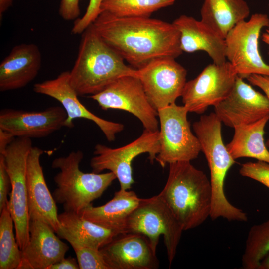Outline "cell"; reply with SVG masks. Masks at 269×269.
Instances as JSON below:
<instances>
[{
	"label": "cell",
	"instance_id": "23",
	"mask_svg": "<svg viewBox=\"0 0 269 269\" xmlns=\"http://www.w3.org/2000/svg\"><path fill=\"white\" fill-rule=\"evenodd\" d=\"M201 21L225 39L238 23L249 16L244 0H204L200 10Z\"/></svg>",
	"mask_w": 269,
	"mask_h": 269
},
{
	"label": "cell",
	"instance_id": "15",
	"mask_svg": "<svg viewBox=\"0 0 269 269\" xmlns=\"http://www.w3.org/2000/svg\"><path fill=\"white\" fill-rule=\"evenodd\" d=\"M214 111L222 123L234 128L269 116V101L238 76L229 94L214 107Z\"/></svg>",
	"mask_w": 269,
	"mask_h": 269
},
{
	"label": "cell",
	"instance_id": "24",
	"mask_svg": "<svg viewBox=\"0 0 269 269\" xmlns=\"http://www.w3.org/2000/svg\"><path fill=\"white\" fill-rule=\"evenodd\" d=\"M267 116L253 123L235 127L234 134L226 148L235 160L249 157L269 163V151L264 141Z\"/></svg>",
	"mask_w": 269,
	"mask_h": 269
},
{
	"label": "cell",
	"instance_id": "38",
	"mask_svg": "<svg viewBox=\"0 0 269 269\" xmlns=\"http://www.w3.org/2000/svg\"><path fill=\"white\" fill-rule=\"evenodd\" d=\"M267 29L264 32L261 36V39L268 46V55L269 56V25Z\"/></svg>",
	"mask_w": 269,
	"mask_h": 269
},
{
	"label": "cell",
	"instance_id": "13",
	"mask_svg": "<svg viewBox=\"0 0 269 269\" xmlns=\"http://www.w3.org/2000/svg\"><path fill=\"white\" fill-rule=\"evenodd\" d=\"M137 70L148 100L157 111L175 103L181 96L187 82V71L175 58H157Z\"/></svg>",
	"mask_w": 269,
	"mask_h": 269
},
{
	"label": "cell",
	"instance_id": "1",
	"mask_svg": "<svg viewBox=\"0 0 269 269\" xmlns=\"http://www.w3.org/2000/svg\"><path fill=\"white\" fill-rule=\"evenodd\" d=\"M92 25L102 39L135 69L161 57L183 53L173 23L149 17H121L102 11Z\"/></svg>",
	"mask_w": 269,
	"mask_h": 269
},
{
	"label": "cell",
	"instance_id": "12",
	"mask_svg": "<svg viewBox=\"0 0 269 269\" xmlns=\"http://www.w3.org/2000/svg\"><path fill=\"white\" fill-rule=\"evenodd\" d=\"M102 109L127 111L141 122L145 130L159 131L158 111L150 104L137 76L121 77L102 91L89 96Z\"/></svg>",
	"mask_w": 269,
	"mask_h": 269
},
{
	"label": "cell",
	"instance_id": "40",
	"mask_svg": "<svg viewBox=\"0 0 269 269\" xmlns=\"http://www.w3.org/2000/svg\"></svg>",
	"mask_w": 269,
	"mask_h": 269
},
{
	"label": "cell",
	"instance_id": "39",
	"mask_svg": "<svg viewBox=\"0 0 269 269\" xmlns=\"http://www.w3.org/2000/svg\"><path fill=\"white\" fill-rule=\"evenodd\" d=\"M259 269H269V254L262 260Z\"/></svg>",
	"mask_w": 269,
	"mask_h": 269
},
{
	"label": "cell",
	"instance_id": "17",
	"mask_svg": "<svg viewBox=\"0 0 269 269\" xmlns=\"http://www.w3.org/2000/svg\"><path fill=\"white\" fill-rule=\"evenodd\" d=\"M109 269H157L159 261L148 239L121 233L100 249Z\"/></svg>",
	"mask_w": 269,
	"mask_h": 269
},
{
	"label": "cell",
	"instance_id": "22",
	"mask_svg": "<svg viewBox=\"0 0 269 269\" xmlns=\"http://www.w3.org/2000/svg\"><path fill=\"white\" fill-rule=\"evenodd\" d=\"M141 200L134 191L120 189L105 204L97 207L91 204L79 215L100 226L124 233L128 218Z\"/></svg>",
	"mask_w": 269,
	"mask_h": 269
},
{
	"label": "cell",
	"instance_id": "31",
	"mask_svg": "<svg viewBox=\"0 0 269 269\" xmlns=\"http://www.w3.org/2000/svg\"><path fill=\"white\" fill-rule=\"evenodd\" d=\"M103 0H89L85 13L80 18H78L72 28L73 34H82L101 12V5Z\"/></svg>",
	"mask_w": 269,
	"mask_h": 269
},
{
	"label": "cell",
	"instance_id": "32",
	"mask_svg": "<svg viewBox=\"0 0 269 269\" xmlns=\"http://www.w3.org/2000/svg\"><path fill=\"white\" fill-rule=\"evenodd\" d=\"M11 188L10 179L7 171L4 156L0 154V213L7 204Z\"/></svg>",
	"mask_w": 269,
	"mask_h": 269
},
{
	"label": "cell",
	"instance_id": "37",
	"mask_svg": "<svg viewBox=\"0 0 269 269\" xmlns=\"http://www.w3.org/2000/svg\"><path fill=\"white\" fill-rule=\"evenodd\" d=\"M13 0H0V18L3 14L12 5Z\"/></svg>",
	"mask_w": 269,
	"mask_h": 269
},
{
	"label": "cell",
	"instance_id": "9",
	"mask_svg": "<svg viewBox=\"0 0 269 269\" xmlns=\"http://www.w3.org/2000/svg\"><path fill=\"white\" fill-rule=\"evenodd\" d=\"M269 25L267 14L254 13L248 20L236 25L226 36V58L238 76L243 79L252 74L269 76V65L263 60L259 49L261 31Z\"/></svg>",
	"mask_w": 269,
	"mask_h": 269
},
{
	"label": "cell",
	"instance_id": "29",
	"mask_svg": "<svg viewBox=\"0 0 269 269\" xmlns=\"http://www.w3.org/2000/svg\"><path fill=\"white\" fill-rule=\"evenodd\" d=\"M57 235L71 245L80 269H109L100 249L85 246L66 233L59 232Z\"/></svg>",
	"mask_w": 269,
	"mask_h": 269
},
{
	"label": "cell",
	"instance_id": "11",
	"mask_svg": "<svg viewBox=\"0 0 269 269\" xmlns=\"http://www.w3.org/2000/svg\"><path fill=\"white\" fill-rule=\"evenodd\" d=\"M237 76L228 61L207 65L196 78L186 82L181 96L184 106L188 112L203 114L227 97Z\"/></svg>",
	"mask_w": 269,
	"mask_h": 269
},
{
	"label": "cell",
	"instance_id": "34",
	"mask_svg": "<svg viewBox=\"0 0 269 269\" xmlns=\"http://www.w3.org/2000/svg\"><path fill=\"white\" fill-rule=\"evenodd\" d=\"M252 85L260 88L265 94L269 101V76L258 74H252L247 78ZM269 149V138L266 143Z\"/></svg>",
	"mask_w": 269,
	"mask_h": 269
},
{
	"label": "cell",
	"instance_id": "26",
	"mask_svg": "<svg viewBox=\"0 0 269 269\" xmlns=\"http://www.w3.org/2000/svg\"><path fill=\"white\" fill-rule=\"evenodd\" d=\"M14 228L7 202L0 216V269H18L20 264L22 251L15 238Z\"/></svg>",
	"mask_w": 269,
	"mask_h": 269
},
{
	"label": "cell",
	"instance_id": "16",
	"mask_svg": "<svg viewBox=\"0 0 269 269\" xmlns=\"http://www.w3.org/2000/svg\"><path fill=\"white\" fill-rule=\"evenodd\" d=\"M67 113L63 107L40 111L5 109L0 112V129L15 137L42 138L66 127Z\"/></svg>",
	"mask_w": 269,
	"mask_h": 269
},
{
	"label": "cell",
	"instance_id": "25",
	"mask_svg": "<svg viewBox=\"0 0 269 269\" xmlns=\"http://www.w3.org/2000/svg\"><path fill=\"white\" fill-rule=\"evenodd\" d=\"M58 219L61 228L57 233H66L82 244L98 249L121 233L100 226L69 211H64L58 214Z\"/></svg>",
	"mask_w": 269,
	"mask_h": 269
},
{
	"label": "cell",
	"instance_id": "10",
	"mask_svg": "<svg viewBox=\"0 0 269 269\" xmlns=\"http://www.w3.org/2000/svg\"><path fill=\"white\" fill-rule=\"evenodd\" d=\"M160 149L159 130H144L141 135L133 142L116 148L98 144L95 147V156L90 160L92 172L100 173L108 170L119 180L120 189L129 190L134 183L132 163L137 156L144 153L149 155L151 163Z\"/></svg>",
	"mask_w": 269,
	"mask_h": 269
},
{
	"label": "cell",
	"instance_id": "21",
	"mask_svg": "<svg viewBox=\"0 0 269 269\" xmlns=\"http://www.w3.org/2000/svg\"><path fill=\"white\" fill-rule=\"evenodd\" d=\"M172 23L180 33V46L182 52L203 51L214 63L222 64L227 61L225 39L202 21L181 15Z\"/></svg>",
	"mask_w": 269,
	"mask_h": 269
},
{
	"label": "cell",
	"instance_id": "28",
	"mask_svg": "<svg viewBox=\"0 0 269 269\" xmlns=\"http://www.w3.org/2000/svg\"><path fill=\"white\" fill-rule=\"evenodd\" d=\"M269 254V219L250 228L242 257L245 269H259L264 258Z\"/></svg>",
	"mask_w": 269,
	"mask_h": 269
},
{
	"label": "cell",
	"instance_id": "6",
	"mask_svg": "<svg viewBox=\"0 0 269 269\" xmlns=\"http://www.w3.org/2000/svg\"><path fill=\"white\" fill-rule=\"evenodd\" d=\"M221 124L215 113L202 115L193 124V131L209 168L212 207L217 211L226 210L230 205L225 194L224 182L228 170L236 162L223 143Z\"/></svg>",
	"mask_w": 269,
	"mask_h": 269
},
{
	"label": "cell",
	"instance_id": "19",
	"mask_svg": "<svg viewBox=\"0 0 269 269\" xmlns=\"http://www.w3.org/2000/svg\"><path fill=\"white\" fill-rule=\"evenodd\" d=\"M29 231V241L22 251L18 269H48L65 258L69 246L48 224L40 220H30Z\"/></svg>",
	"mask_w": 269,
	"mask_h": 269
},
{
	"label": "cell",
	"instance_id": "27",
	"mask_svg": "<svg viewBox=\"0 0 269 269\" xmlns=\"http://www.w3.org/2000/svg\"><path fill=\"white\" fill-rule=\"evenodd\" d=\"M175 0H103L102 11L121 17H149L161 9L172 5Z\"/></svg>",
	"mask_w": 269,
	"mask_h": 269
},
{
	"label": "cell",
	"instance_id": "4",
	"mask_svg": "<svg viewBox=\"0 0 269 269\" xmlns=\"http://www.w3.org/2000/svg\"><path fill=\"white\" fill-rule=\"evenodd\" d=\"M83 158L81 150L71 152L66 156L53 160L52 167L60 171L54 176L56 188L53 193L56 203L62 205L64 211L78 214L92 202L99 198L116 179L112 172L84 173L79 165Z\"/></svg>",
	"mask_w": 269,
	"mask_h": 269
},
{
	"label": "cell",
	"instance_id": "8",
	"mask_svg": "<svg viewBox=\"0 0 269 269\" xmlns=\"http://www.w3.org/2000/svg\"><path fill=\"white\" fill-rule=\"evenodd\" d=\"M31 138L17 137L7 146L4 156L11 181L8 204L13 218L15 237L21 251L29 239L26 171L27 158L32 147Z\"/></svg>",
	"mask_w": 269,
	"mask_h": 269
},
{
	"label": "cell",
	"instance_id": "35",
	"mask_svg": "<svg viewBox=\"0 0 269 269\" xmlns=\"http://www.w3.org/2000/svg\"><path fill=\"white\" fill-rule=\"evenodd\" d=\"M78 261L71 257L64 258L61 261L52 265L48 269H79Z\"/></svg>",
	"mask_w": 269,
	"mask_h": 269
},
{
	"label": "cell",
	"instance_id": "30",
	"mask_svg": "<svg viewBox=\"0 0 269 269\" xmlns=\"http://www.w3.org/2000/svg\"><path fill=\"white\" fill-rule=\"evenodd\" d=\"M239 173L242 176L255 180L269 189V163L258 160L242 164Z\"/></svg>",
	"mask_w": 269,
	"mask_h": 269
},
{
	"label": "cell",
	"instance_id": "33",
	"mask_svg": "<svg viewBox=\"0 0 269 269\" xmlns=\"http://www.w3.org/2000/svg\"><path fill=\"white\" fill-rule=\"evenodd\" d=\"M81 0H61L59 12L61 17L67 21L77 20L80 14Z\"/></svg>",
	"mask_w": 269,
	"mask_h": 269
},
{
	"label": "cell",
	"instance_id": "18",
	"mask_svg": "<svg viewBox=\"0 0 269 269\" xmlns=\"http://www.w3.org/2000/svg\"><path fill=\"white\" fill-rule=\"evenodd\" d=\"M43 152L39 147L33 146L27 158L26 181L29 216L30 220L43 221L57 234L61 226L56 203L48 189L40 162Z\"/></svg>",
	"mask_w": 269,
	"mask_h": 269
},
{
	"label": "cell",
	"instance_id": "36",
	"mask_svg": "<svg viewBox=\"0 0 269 269\" xmlns=\"http://www.w3.org/2000/svg\"><path fill=\"white\" fill-rule=\"evenodd\" d=\"M15 139L8 132L0 129V154H3L8 145Z\"/></svg>",
	"mask_w": 269,
	"mask_h": 269
},
{
	"label": "cell",
	"instance_id": "14",
	"mask_svg": "<svg viewBox=\"0 0 269 269\" xmlns=\"http://www.w3.org/2000/svg\"><path fill=\"white\" fill-rule=\"evenodd\" d=\"M33 91L38 94L51 97L58 101L65 109L67 118L66 127L73 128V120L82 118L95 123L110 142L116 138V134L122 131L121 123L102 119L86 108L79 101L77 92L70 83L69 71H63L56 78L35 84Z\"/></svg>",
	"mask_w": 269,
	"mask_h": 269
},
{
	"label": "cell",
	"instance_id": "2",
	"mask_svg": "<svg viewBox=\"0 0 269 269\" xmlns=\"http://www.w3.org/2000/svg\"><path fill=\"white\" fill-rule=\"evenodd\" d=\"M82 34L77 57L69 71L70 83L78 96L97 94L124 76H137V69L125 64L92 24Z\"/></svg>",
	"mask_w": 269,
	"mask_h": 269
},
{
	"label": "cell",
	"instance_id": "20",
	"mask_svg": "<svg viewBox=\"0 0 269 269\" xmlns=\"http://www.w3.org/2000/svg\"><path fill=\"white\" fill-rule=\"evenodd\" d=\"M41 63V53L37 45H16L0 64V91H11L26 86L37 76Z\"/></svg>",
	"mask_w": 269,
	"mask_h": 269
},
{
	"label": "cell",
	"instance_id": "7",
	"mask_svg": "<svg viewBox=\"0 0 269 269\" xmlns=\"http://www.w3.org/2000/svg\"><path fill=\"white\" fill-rule=\"evenodd\" d=\"M188 111L175 103L158 110L160 149L156 160L163 168L167 164L191 161L201 151L198 138L191 131Z\"/></svg>",
	"mask_w": 269,
	"mask_h": 269
},
{
	"label": "cell",
	"instance_id": "3",
	"mask_svg": "<svg viewBox=\"0 0 269 269\" xmlns=\"http://www.w3.org/2000/svg\"><path fill=\"white\" fill-rule=\"evenodd\" d=\"M158 195L184 231L197 227L210 217L212 197L210 179L190 161L169 164L167 182Z\"/></svg>",
	"mask_w": 269,
	"mask_h": 269
},
{
	"label": "cell",
	"instance_id": "5",
	"mask_svg": "<svg viewBox=\"0 0 269 269\" xmlns=\"http://www.w3.org/2000/svg\"><path fill=\"white\" fill-rule=\"evenodd\" d=\"M183 231L180 223L158 194L142 198L128 218L124 228V232L145 236L155 251L162 235L169 267L174 259Z\"/></svg>",
	"mask_w": 269,
	"mask_h": 269
}]
</instances>
